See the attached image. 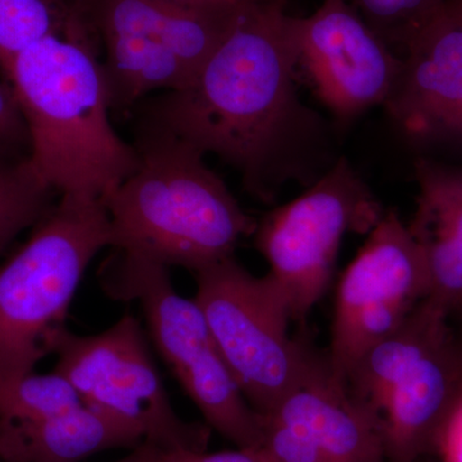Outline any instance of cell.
<instances>
[{"label":"cell","instance_id":"5bb4252c","mask_svg":"<svg viewBox=\"0 0 462 462\" xmlns=\"http://www.w3.org/2000/svg\"><path fill=\"white\" fill-rule=\"evenodd\" d=\"M402 71L384 107L413 142L462 143V16L445 0L402 56Z\"/></svg>","mask_w":462,"mask_h":462},{"label":"cell","instance_id":"ffe728a7","mask_svg":"<svg viewBox=\"0 0 462 462\" xmlns=\"http://www.w3.org/2000/svg\"><path fill=\"white\" fill-rule=\"evenodd\" d=\"M0 152L30 154V135L14 88L0 80Z\"/></svg>","mask_w":462,"mask_h":462},{"label":"cell","instance_id":"4fadbf2b","mask_svg":"<svg viewBox=\"0 0 462 462\" xmlns=\"http://www.w3.org/2000/svg\"><path fill=\"white\" fill-rule=\"evenodd\" d=\"M269 462H389L382 422L319 356L305 378L263 416Z\"/></svg>","mask_w":462,"mask_h":462},{"label":"cell","instance_id":"7a4b0ae2","mask_svg":"<svg viewBox=\"0 0 462 462\" xmlns=\"http://www.w3.org/2000/svg\"><path fill=\"white\" fill-rule=\"evenodd\" d=\"M14 88L30 135V160L58 196L105 202L138 166L111 123L99 53L89 36L51 35L12 60Z\"/></svg>","mask_w":462,"mask_h":462},{"label":"cell","instance_id":"44dd1931","mask_svg":"<svg viewBox=\"0 0 462 462\" xmlns=\"http://www.w3.org/2000/svg\"><path fill=\"white\" fill-rule=\"evenodd\" d=\"M145 462H269L261 448L225 449L207 452V449H162L143 445Z\"/></svg>","mask_w":462,"mask_h":462},{"label":"cell","instance_id":"52a82bcc","mask_svg":"<svg viewBox=\"0 0 462 462\" xmlns=\"http://www.w3.org/2000/svg\"><path fill=\"white\" fill-rule=\"evenodd\" d=\"M385 209L349 161L338 157L305 193L257 220L254 245L291 322H305L327 293L346 234H369Z\"/></svg>","mask_w":462,"mask_h":462},{"label":"cell","instance_id":"30bf717a","mask_svg":"<svg viewBox=\"0 0 462 462\" xmlns=\"http://www.w3.org/2000/svg\"><path fill=\"white\" fill-rule=\"evenodd\" d=\"M433 320L431 312H412L345 379L349 394L378 415L389 462L418 461L445 422L451 378L437 354Z\"/></svg>","mask_w":462,"mask_h":462},{"label":"cell","instance_id":"d6986e66","mask_svg":"<svg viewBox=\"0 0 462 462\" xmlns=\"http://www.w3.org/2000/svg\"><path fill=\"white\" fill-rule=\"evenodd\" d=\"M398 56L445 0H346Z\"/></svg>","mask_w":462,"mask_h":462},{"label":"cell","instance_id":"cb8c5ba5","mask_svg":"<svg viewBox=\"0 0 462 462\" xmlns=\"http://www.w3.org/2000/svg\"><path fill=\"white\" fill-rule=\"evenodd\" d=\"M115 462H145L144 447L139 446L138 448L133 449L132 454Z\"/></svg>","mask_w":462,"mask_h":462},{"label":"cell","instance_id":"e0dca14e","mask_svg":"<svg viewBox=\"0 0 462 462\" xmlns=\"http://www.w3.org/2000/svg\"><path fill=\"white\" fill-rule=\"evenodd\" d=\"M56 196L29 154L0 152V257L20 234L41 223L56 205Z\"/></svg>","mask_w":462,"mask_h":462},{"label":"cell","instance_id":"2e32d148","mask_svg":"<svg viewBox=\"0 0 462 462\" xmlns=\"http://www.w3.org/2000/svg\"><path fill=\"white\" fill-rule=\"evenodd\" d=\"M418 212L409 230L425 261H462V171L420 160L415 165Z\"/></svg>","mask_w":462,"mask_h":462},{"label":"cell","instance_id":"3957f363","mask_svg":"<svg viewBox=\"0 0 462 462\" xmlns=\"http://www.w3.org/2000/svg\"><path fill=\"white\" fill-rule=\"evenodd\" d=\"M138 166L106 199L111 247L199 272L254 236L248 215L200 153L171 134L136 126Z\"/></svg>","mask_w":462,"mask_h":462},{"label":"cell","instance_id":"7402d4cb","mask_svg":"<svg viewBox=\"0 0 462 462\" xmlns=\"http://www.w3.org/2000/svg\"><path fill=\"white\" fill-rule=\"evenodd\" d=\"M41 0H0V35L23 25Z\"/></svg>","mask_w":462,"mask_h":462},{"label":"cell","instance_id":"9a60e30c","mask_svg":"<svg viewBox=\"0 0 462 462\" xmlns=\"http://www.w3.org/2000/svg\"><path fill=\"white\" fill-rule=\"evenodd\" d=\"M142 445L135 428L84 402L42 420L0 422L2 462H81Z\"/></svg>","mask_w":462,"mask_h":462},{"label":"cell","instance_id":"ac0fdd59","mask_svg":"<svg viewBox=\"0 0 462 462\" xmlns=\"http://www.w3.org/2000/svg\"><path fill=\"white\" fill-rule=\"evenodd\" d=\"M81 403L74 385L54 370L0 379V422L42 420Z\"/></svg>","mask_w":462,"mask_h":462},{"label":"cell","instance_id":"8992f818","mask_svg":"<svg viewBox=\"0 0 462 462\" xmlns=\"http://www.w3.org/2000/svg\"><path fill=\"white\" fill-rule=\"evenodd\" d=\"M100 282L114 300L141 305L149 336L209 430L240 448H260L263 416L243 396L196 300L173 288L169 267L115 249Z\"/></svg>","mask_w":462,"mask_h":462},{"label":"cell","instance_id":"8fae6325","mask_svg":"<svg viewBox=\"0 0 462 462\" xmlns=\"http://www.w3.org/2000/svg\"><path fill=\"white\" fill-rule=\"evenodd\" d=\"M428 284L427 267L409 227L394 209L369 234L337 289L328 366L345 384L352 367L413 312Z\"/></svg>","mask_w":462,"mask_h":462},{"label":"cell","instance_id":"7c38bea8","mask_svg":"<svg viewBox=\"0 0 462 462\" xmlns=\"http://www.w3.org/2000/svg\"><path fill=\"white\" fill-rule=\"evenodd\" d=\"M291 26L298 69L337 123H352L385 105L402 71V58L346 0H322L310 16H291Z\"/></svg>","mask_w":462,"mask_h":462},{"label":"cell","instance_id":"484cf974","mask_svg":"<svg viewBox=\"0 0 462 462\" xmlns=\"http://www.w3.org/2000/svg\"><path fill=\"white\" fill-rule=\"evenodd\" d=\"M0 462H2V458H0Z\"/></svg>","mask_w":462,"mask_h":462},{"label":"cell","instance_id":"9c48e42d","mask_svg":"<svg viewBox=\"0 0 462 462\" xmlns=\"http://www.w3.org/2000/svg\"><path fill=\"white\" fill-rule=\"evenodd\" d=\"M54 355V372L74 385L83 402L135 428L144 445L207 449L208 425L184 421L173 410L141 322L134 316H123L97 336H76L66 329Z\"/></svg>","mask_w":462,"mask_h":462},{"label":"cell","instance_id":"d4e9b609","mask_svg":"<svg viewBox=\"0 0 462 462\" xmlns=\"http://www.w3.org/2000/svg\"><path fill=\"white\" fill-rule=\"evenodd\" d=\"M446 3L462 16V0H446Z\"/></svg>","mask_w":462,"mask_h":462},{"label":"cell","instance_id":"6da1fadb","mask_svg":"<svg viewBox=\"0 0 462 462\" xmlns=\"http://www.w3.org/2000/svg\"><path fill=\"white\" fill-rule=\"evenodd\" d=\"M287 3L266 0L247 9L189 85L135 107L136 126L217 156L263 203H273L289 181L311 185L337 160L327 125L298 94Z\"/></svg>","mask_w":462,"mask_h":462},{"label":"cell","instance_id":"5b68a950","mask_svg":"<svg viewBox=\"0 0 462 462\" xmlns=\"http://www.w3.org/2000/svg\"><path fill=\"white\" fill-rule=\"evenodd\" d=\"M98 50L112 111L189 85L247 9L175 0H71Z\"/></svg>","mask_w":462,"mask_h":462},{"label":"cell","instance_id":"277c9868","mask_svg":"<svg viewBox=\"0 0 462 462\" xmlns=\"http://www.w3.org/2000/svg\"><path fill=\"white\" fill-rule=\"evenodd\" d=\"M106 247L105 202L60 196L25 245L0 264V379L33 373L54 354L85 270Z\"/></svg>","mask_w":462,"mask_h":462},{"label":"cell","instance_id":"ba28073f","mask_svg":"<svg viewBox=\"0 0 462 462\" xmlns=\"http://www.w3.org/2000/svg\"><path fill=\"white\" fill-rule=\"evenodd\" d=\"M194 275V300L218 351L249 406L267 415L320 355L289 336L291 318L269 276H254L234 256Z\"/></svg>","mask_w":462,"mask_h":462},{"label":"cell","instance_id":"603a6c76","mask_svg":"<svg viewBox=\"0 0 462 462\" xmlns=\"http://www.w3.org/2000/svg\"><path fill=\"white\" fill-rule=\"evenodd\" d=\"M194 7L245 9L266 2V0H175Z\"/></svg>","mask_w":462,"mask_h":462}]
</instances>
